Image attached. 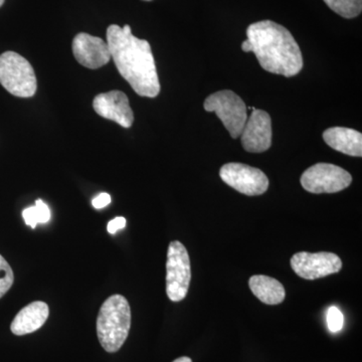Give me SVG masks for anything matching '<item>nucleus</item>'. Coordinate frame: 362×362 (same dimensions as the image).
I'll return each mask as SVG.
<instances>
[{"label": "nucleus", "mask_w": 362, "mask_h": 362, "mask_svg": "<svg viewBox=\"0 0 362 362\" xmlns=\"http://www.w3.org/2000/svg\"><path fill=\"white\" fill-rule=\"evenodd\" d=\"M192 280V269L187 247L178 240L169 244L166 262V293L173 302L187 297Z\"/></svg>", "instance_id": "nucleus-6"}, {"label": "nucleus", "mask_w": 362, "mask_h": 362, "mask_svg": "<svg viewBox=\"0 0 362 362\" xmlns=\"http://www.w3.org/2000/svg\"><path fill=\"white\" fill-rule=\"evenodd\" d=\"M220 175L223 182L240 194L256 197L265 194L269 187V180L263 171L247 164H225L221 168Z\"/></svg>", "instance_id": "nucleus-8"}, {"label": "nucleus", "mask_w": 362, "mask_h": 362, "mask_svg": "<svg viewBox=\"0 0 362 362\" xmlns=\"http://www.w3.org/2000/svg\"><path fill=\"white\" fill-rule=\"evenodd\" d=\"M0 84L18 98H30L37 93L35 70L28 59L14 52L0 54Z\"/></svg>", "instance_id": "nucleus-4"}, {"label": "nucleus", "mask_w": 362, "mask_h": 362, "mask_svg": "<svg viewBox=\"0 0 362 362\" xmlns=\"http://www.w3.org/2000/svg\"><path fill=\"white\" fill-rule=\"evenodd\" d=\"M327 320L328 329L330 332L337 333L343 328L344 324V317H343L342 312L335 306H331L327 311Z\"/></svg>", "instance_id": "nucleus-19"}, {"label": "nucleus", "mask_w": 362, "mask_h": 362, "mask_svg": "<svg viewBox=\"0 0 362 362\" xmlns=\"http://www.w3.org/2000/svg\"><path fill=\"white\" fill-rule=\"evenodd\" d=\"M107 45L116 68L136 94L156 98L160 93L151 45L132 35L130 25H112L107 28Z\"/></svg>", "instance_id": "nucleus-1"}, {"label": "nucleus", "mask_w": 362, "mask_h": 362, "mask_svg": "<svg viewBox=\"0 0 362 362\" xmlns=\"http://www.w3.org/2000/svg\"><path fill=\"white\" fill-rule=\"evenodd\" d=\"M244 149L252 153H262L272 145L271 117L266 111L254 109L240 136Z\"/></svg>", "instance_id": "nucleus-10"}, {"label": "nucleus", "mask_w": 362, "mask_h": 362, "mask_svg": "<svg viewBox=\"0 0 362 362\" xmlns=\"http://www.w3.org/2000/svg\"><path fill=\"white\" fill-rule=\"evenodd\" d=\"M13 269L6 259L0 255V298L4 296L13 284Z\"/></svg>", "instance_id": "nucleus-18"}, {"label": "nucleus", "mask_w": 362, "mask_h": 362, "mask_svg": "<svg viewBox=\"0 0 362 362\" xmlns=\"http://www.w3.org/2000/svg\"><path fill=\"white\" fill-rule=\"evenodd\" d=\"M145 1H151V0H145Z\"/></svg>", "instance_id": "nucleus-24"}, {"label": "nucleus", "mask_w": 362, "mask_h": 362, "mask_svg": "<svg viewBox=\"0 0 362 362\" xmlns=\"http://www.w3.org/2000/svg\"><path fill=\"white\" fill-rule=\"evenodd\" d=\"M131 327L129 302L122 295L109 297L100 309L97 318L98 339L109 354L123 346Z\"/></svg>", "instance_id": "nucleus-3"}, {"label": "nucleus", "mask_w": 362, "mask_h": 362, "mask_svg": "<svg viewBox=\"0 0 362 362\" xmlns=\"http://www.w3.org/2000/svg\"><path fill=\"white\" fill-rule=\"evenodd\" d=\"M247 37L243 51L254 52L264 70L290 78L303 68L299 45L284 26L272 21H258L247 28Z\"/></svg>", "instance_id": "nucleus-2"}, {"label": "nucleus", "mask_w": 362, "mask_h": 362, "mask_svg": "<svg viewBox=\"0 0 362 362\" xmlns=\"http://www.w3.org/2000/svg\"><path fill=\"white\" fill-rule=\"evenodd\" d=\"M204 108L218 115L233 139H237L242 134L247 120V109L242 98L233 90L214 93L206 98Z\"/></svg>", "instance_id": "nucleus-5"}, {"label": "nucleus", "mask_w": 362, "mask_h": 362, "mask_svg": "<svg viewBox=\"0 0 362 362\" xmlns=\"http://www.w3.org/2000/svg\"><path fill=\"white\" fill-rule=\"evenodd\" d=\"M93 108L98 115L114 121L123 128H130L134 122V114L129 99L121 90H111L97 95L93 101Z\"/></svg>", "instance_id": "nucleus-12"}, {"label": "nucleus", "mask_w": 362, "mask_h": 362, "mask_svg": "<svg viewBox=\"0 0 362 362\" xmlns=\"http://www.w3.org/2000/svg\"><path fill=\"white\" fill-rule=\"evenodd\" d=\"M4 4V0H0V7L2 6V4Z\"/></svg>", "instance_id": "nucleus-23"}, {"label": "nucleus", "mask_w": 362, "mask_h": 362, "mask_svg": "<svg viewBox=\"0 0 362 362\" xmlns=\"http://www.w3.org/2000/svg\"><path fill=\"white\" fill-rule=\"evenodd\" d=\"M111 202V197L110 194H106V192H102L98 195V197H95L93 199L92 204L93 206L96 209H104L107 206H109Z\"/></svg>", "instance_id": "nucleus-21"}, {"label": "nucleus", "mask_w": 362, "mask_h": 362, "mask_svg": "<svg viewBox=\"0 0 362 362\" xmlns=\"http://www.w3.org/2000/svg\"><path fill=\"white\" fill-rule=\"evenodd\" d=\"M330 9L344 18L358 16L362 11V0H324Z\"/></svg>", "instance_id": "nucleus-17"}, {"label": "nucleus", "mask_w": 362, "mask_h": 362, "mask_svg": "<svg viewBox=\"0 0 362 362\" xmlns=\"http://www.w3.org/2000/svg\"><path fill=\"white\" fill-rule=\"evenodd\" d=\"M23 216L26 225L35 228L37 223H47L51 220V211L42 199H37L35 206L28 207L23 211Z\"/></svg>", "instance_id": "nucleus-16"}, {"label": "nucleus", "mask_w": 362, "mask_h": 362, "mask_svg": "<svg viewBox=\"0 0 362 362\" xmlns=\"http://www.w3.org/2000/svg\"><path fill=\"white\" fill-rule=\"evenodd\" d=\"M173 362H192V359L187 356L180 357V358L175 359Z\"/></svg>", "instance_id": "nucleus-22"}, {"label": "nucleus", "mask_w": 362, "mask_h": 362, "mask_svg": "<svg viewBox=\"0 0 362 362\" xmlns=\"http://www.w3.org/2000/svg\"><path fill=\"white\" fill-rule=\"evenodd\" d=\"M250 289L259 301L267 305H278L285 300L284 286L276 279L265 275L252 276L249 281Z\"/></svg>", "instance_id": "nucleus-15"}, {"label": "nucleus", "mask_w": 362, "mask_h": 362, "mask_svg": "<svg viewBox=\"0 0 362 362\" xmlns=\"http://www.w3.org/2000/svg\"><path fill=\"white\" fill-rule=\"evenodd\" d=\"M49 315V309L47 303L35 301L21 309L11 323V329L13 334H30L39 330L44 326Z\"/></svg>", "instance_id": "nucleus-13"}, {"label": "nucleus", "mask_w": 362, "mask_h": 362, "mask_svg": "<svg viewBox=\"0 0 362 362\" xmlns=\"http://www.w3.org/2000/svg\"><path fill=\"white\" fill-rule=\"evenodd\" d=\"M125 218H123V216H117L114 220L109 221L107 230H108L109 233L114 235V233L118 232L119 230H122V228H125Z\"/></svg>", "instance_id": "nucleus-20"}, {"label": "nucleus", "mask_w": 362, "mask_h": 362, "mask_svg": "<svg viewBox=\"0 0 362 362\" xmlns=\"http://www.w3.org/2000/svg\"><path fill=\"white\" fill-rule=\"evenodd\" d=\"M323 139L328 146L338 152L349 156H362V135L358 131L332 127L324 131Z\"/></svg>", "instance_id": "nucleus-14"}, {"label": "nucleus", "mask_w": 362, "mask_h": 362, "mask_svg": "<svg viewBox=\"0 0 362 362\" xmlns=\"http://www.w3.org/2000/svg\"><path fill=\"white\" fill-rule=\"evenodd\" d=\"M300 181L304 189L311 194H335L351 185L352 176L334 164L317 163L304 171Z\"/></svg>", "instance_id": "nucleus-7"}, {"label": "nucleus", "mask_w": 362, "mask_h": 362, "mask_svg": "<svg viewBox=\"0 0 362 362\" xmlns=\"http://www.w3.org/2000/svg\"><path fill=\"white\" fill-rule=\"evenodd\" d=\"M293 271L306 280H316L341 270L342 261L333 252H300L291 258Z\"/></svg>", "instance_id": "nucleus-9"}, {"label": "nucleus", "mask_w": 362, "mask_h": 362, "mask_svg": "<svg viewBox=\"0 0 362 362\" xmlns=\"http://www.w3.org/2000/svg\"><path fill=\"white\" fill-rule=\"evenodd\" d=\"M73 54L78 63L92 70L107 65L111 59L108 45L101 37L81 33L73 40Z\"/></svg>", "instance_id": "nucleus-11"}]
</instances>
